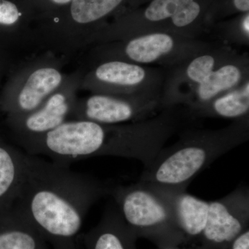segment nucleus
I'll return each mask as SVG.
<instances>
[{
    "mask_svg": "<svg viewBox=\"0 0 249 249\" xmlns=\"http://www.w3.org/2000/svg\"><path fill=\"white\" fill-rule=\"evenodd\" d=\"M145 183L166 201L181 231L191 236L203 233L207 222L209 201L192 196L187 193V191L153 183Z\"/></svg>",
    "mask_w": 249,
    "mask_h": 249,
    "instance_id": "5",
    "label": "nucleus"
},
{
    "mask_svg": "<svg viewBox=\"0 0 249 249\" xmlns=\"http://www.w3.org/2000/svg\"><path fill=\"white\" fill-rule=\"evenodd\" d=\"M236 9L247 12L249 10V0H234Z\"/></svg>",
    "mask_w": 249,
    "mask_h": 249,
    "instance_id": "21",
    "label": "nucleus"
},
{
    "mask_svg": "<svg viewBox=\"0 0 249 249\" xmlns=\"http://www.w3.org/2000/svg\"><path fill=\"white\" fill-rule=\"evenodd\" d=\"M24 11L19 3L14 0H0V24L11 26L17 24L24 18Z\"/></svg>",
    "mask_w": 249,
    "mask_h": 249,
    "instance_id": "19",
    "label": "nucleus"
},
{
    "mask_svg": "<svg viewBox=\"0 0 249 249\" xmlns=\"http://www.w3.org/2000/svg\"><path fill=\"white\" fill-rule=\"evenodd\" d=\"M96 77L100 80L112 84L134 86L145 79V70L142 67L126 62L113 61L98 67Z\"/></svg>",
    "mask_w": 249,
    "mask_h": 249,
    "instance_id": "16",
    "label": "nucleus"
},
{
    "mask_svg": "<svg viewBox=\"0 0 249 249\" xmlns=\"http://www.w3.org/2000/svg\"><path fill=\"white\" fill-rule=\"evenodd\" d=\"M249 217V188L240 184L222 199L209 201L207 222L202 235L214 245L231 243L243 232Z\"/></svg>",
    "mask_w": 249,
    "mask_h": 249,
    "instance_id": "4",
    "label": "nucleus"
},
{
    "mask_svg": "<svg viewBox=\"0 0 249 249\" xmlns=\"http://www.w3.org/2000/svg\"><path fill=\"white\" fill-rule=\"evenodd\" d=\"M175 42L168 34H148L129 42L125 52L129 58L140 63H151L173 50Z\"/></svg>",
    "mask_w": 249,
    "mask_h": 249,
    "instance_id": "13",
    "label": "nucleus"
},
{
    "mask_svg": "<svg viewBox=\"0 0 249 249\" xmlns=\"http://www.w3.org/2000/svg\"><path fill=\"white\" fill-rule=\"evenodd\" d=\"M121 217L129 229L152 232L157 235H176L179 227L166 201L145 183L110 186Z\"/></svg>",
    "mask_w": 249,
    "mask_h": 249,
    "instance_id": "3",
    "label": "nucleus"
},
{
    "mask_svg": "<svg viewBox=\"0 0 249 249\" xmlns=\"http://www.w3.org/2000/svg\"><path fill=\"white\" fill-rule=\"evenodd\" d=\"M69 111L70 106L66 98L58 93L49 98L40 109L34 110L31 114H28L26 119H23L22 127L27 133L34 135V139L27 147L64 124Z\"/></svg>",
    "mask_w": 249,
    "mask_h": 249,
    "instance_id": "10",
    "label": "nucleus"
},
{
    "mask_svg": "<svg viewBox=\"0 0 249 249\" xmlns=\"http://www.w3.org/2000/svg\"><path fill=\"white\" fill-rule=\"evenodd\" d=\"M42 1H45V2L49 3V6H66L70 4L72 0H42Z\"/></svg>",
    "mask_w": 249,
    "mask_h": 249,
    "instance_id": "22",
    "label": "nucleus"
},
{
    "mask_svg": "<svg viewBox=\"0 0 249 249\" xmlns=\"http://www.w3.org/2000/svg\"><path fill=\"white\" fill-rule=\"evenodd\" d=\"M151 107L133 104L109 96H91L87 101L83 114L88 121L101 124H112L132 120L142 116Z\"/></svg>",
    "mask_w": 249,
    "mask_h": 249,
    "instance_id": "8",
    "label": "nucleus"
},
{
    "mask_svg": "<svg viewBox=\"0 0 249 249\" xmlns=\"http://www.w3.org/2000/svg\"><path fill=\"white\" fill-rule=\"evenodd\" d=\"M110 186L69 165L26 156L16 205L52 249H80L85 216Z\"/></svg>",
    "mask_w": 249,
    "mask_h": 249,
    "instance_id": "1",
    "label": "nucleus"
},
{
    "mask_svg": "<svg viewBox=\"0 0 249 249\" xmlns=\"http://www.w3.org/2000/svg\"><path fill=\"white\" fill-rule=\"evenodd\" d=\"M26 156L0 142V211L16 204L25 169Z\"/></svg>",
    "mask_w": 249,
    "mask_h": 249,
    "instance_id": "9",
    "label": "nucleus"
},
{
    "mask_svg": "<svg viewBox=\"0 0 249 249\" xmlns=\"http://www.w3.org/2000/svg\"><path fill=\"white\" fill-rule=\"evenodd\" d=\"M0 249H52L16 205L0 211Z\"/></svg>",
    "mask_w": 249,
    "mask_h": 249,
    "instance_id": "6",
    "label": "nucleus"
},
{
    "mask_svg": "<svg viewBox=\"0 0 249 249\" xmlns=\"http://www.w3.org/2000/svg\"><path fill=\"white\" fill-rule=\"evenodd\" d=\"M245 28L246 31H247V34H249V16L246 18L245 21Z\"/></svg>",
    "mask_w": 249,
    "mask_h": 249,
    "instance_id": "23",
    "label": "nucleus"
},
{
    "mask_svg": "<svg viewBox=\"0 0 249 249\" xmlns=\"http://www.w3.org/2000/svg\"><path fill=\"white\" fill-rule=\"evenodd\" d=\"M61 80V75L54 69L42 68L34 72L19 95V109L27 112L36 110L42 99L58 88Z\"/></svg>",
    "mask_w": 249,
    "mask_h": 249,
    "instance_id": "11",
    "label": "nucleus"
},
{
    "mask_svg": "<svg viewBox=\"0 0 249 249\" xmlns=\"http://www.w3.org/2000/svg\"><path fill=\"white\" fill-rule=\"evenodd\" d=\"M249 109V83L242 89L224 95L213 103L209 110L205 111L221 117L240 118L248 114Z\"/></svg>",
    "mask_w": 249,
    "mask_h": 249,
    "instance_id": "17",
    "label": "nucleus"
},
{
    "mask_svg": "<svg viewBox=\"0 0 249 249\" xmlns=\"http://www.w3.org/2000/svg\"><path fill=\"white\" fill-rule=\"evenodd\" d=\"M214 59L210 55H201L193 60L187 68L188 78L198 85L213 70Z\"/></svg>",
    "mask_w": 249,
    "mask_h": 249,
    "instance_id": "18",
    "label": "nucleus"
},
{
    "mask_svg": "<svg viewBox=\"0 0 249 249\" xmlns=\"http://www.w3.org/2000/svg\"><path fill=\"white\" fill-rule=\"evenodd\" d=\"M128 230L115 204H110L97 227L80 235V243L85 249H130Z\"/></svg>",
    "mask_w": 249,
    "mask_h": 249,
    "instance_id": "7",
    "label": "nucleus"
},
{
    "mask_svg": "<svg viewBox=\"0 0 249 249\" xmlns=\"http://www.w3.org/2000/svg\"><path fill=\"white\" fill-rule=\"evenodd\" d=\"M200 11L195 0H153L145 10V16L152 22L170 18L174 25L184 27L196 20Z\"/></svg>",
    "mask_w": 249,
    "mask_h": 249,
    "instance_id": "12",
    "label": "nucleus"
},
{
    "mask_svg": "<svg viewBox=\"0 0 249 249\" xmlns=\"http://www.w3.org/2000/svg\"><path fill=\"white\" fill-rule=\"evenodd\" d=\"M232 242V249H249V231L242 232Z\"/></svg>",
    "mask_w": 249,
    "mask_h": 249,
    "instance_id": "20",
    "label": "nucleus"
},
{
    "mask_svg": "<svg viewBox=\"0 0 249 249\" xmlns=\"http://www.w3.org/2000/svg\"><path fill=\"white\" fill-rule=\"evenodd\" d=\"M248 139L247 120L217 132L186 134L162 149L139 181L187 191L193 180L214 160Z\"/></svg>",
    "mask_w": 249,
    "mask_h": 249,
    "instance_id": "2",
    "label": "nucleus"
},
{
    "mask_svg": "<svg viewBox=\"0 0 249 249\" xmlns=\"http://www.w3.org/2000/svg\"><path fill=\"white\" fill-rule=\"evenodd\" d=\"M124 0H72L69 15L78 24H91L100 20L119 7Z\"/></svg>",
    "mask_w": 249,
    "mask_h": 249,
    "instance_id": "14",
    "label": "nucleus"
},
{
    "mask_svg": "<svg viewBox=\"0 0 249 249\" xmlns=\"http://www.w3.org/2000/svg\"><path fill=\"white\" fill-rule=\"evenodd\" d=\"M242 77L238 67L227 65L217 71L213 70L199 84L198 96L202 102H206L215 97L218 93L233 88Z\"/></svg>",
    "mask_w": 249,
    "mask_h": 249,
    "instance_id": "15",
    "label": "nucleus"
}]
</instances>
